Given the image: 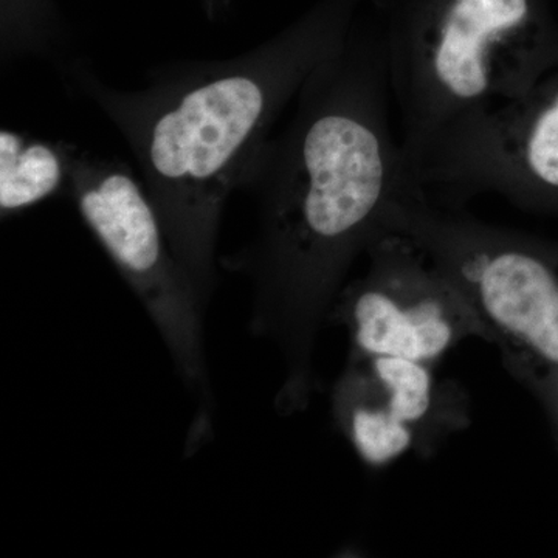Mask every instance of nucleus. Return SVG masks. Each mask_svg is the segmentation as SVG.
Wrapping results in <instances>:
<instances>
[{
    "instance_id": "1",
    "label": "nucleus",
    "mask_w": 558,
    "mask_h": 558,
    "mask_svg": "<svg viewBox=\"0 0 558 558\" xmlns=\"http://www.w3.org/2000/svg\"><path fill=\"white\" fill-rule=\"evenodd\" d=\"M348 33V11L329 7L229 60L153 69L146 86L134 90L109 86L75 51L58 62L62 78L95 102L131 146L194 286L211 277L230 194L245 185L279 117Z\"/></svg>"
},
{
    "instance_id": "2",
    "label": "nucleus",
    "mask_w": 558,
    "mask_h": 558,
    "mask_svg": "<svg viewBox=\"0 0 558 558\" xmlns=\"http://www.w3.org/2000/svg\"><path fill=\"white\" fill-rule=\"evenodd\" d=\"M391 98L387 40L349 32L311 73L242 186L260 202L264 277L325 284L418 185L392 131Z\"/></svg>"
},
{
    "instance_id": "3",
    "label": "nucleus",
    "mask_w": 558,
    "mask_h": 558,
    "mask_svg": "<svg viewBox=\"0 0 558 558\" xmlns=\"http://www.w3.org/2000/svg\"><path fill=\"white\" fill-rule=\"evenodd\" d=\"M387 53L413 171L451 124L534 87L553 51L534 0H424L392 31Z\"/></svg>"
},
{
    "instance_id": "4",
    "label": "nucleus",
    "mask_w": 558,
    "mask_h": 558,
    "mask_svg": "<svg viewBox=\"0 0 558 558\" xmlns=\"http://www.w3.org/2000/svg\"><path fill=\"white\" fill-rule=\"evenodd\" d=\"M69 190L92 233L157 319L180 362L196 374V286L174 255L146 186L123 161L76 148Z\"/></svg>"
},
{
    "instance_id": "5",
    "label": "nucleus",
    "mask_w": 558,
    "mask_h": 558,
    "mask_svg": "<svg viewBox=\"0 0 558 558\" xmlns=\"http://www.w3.org/2000/svg\"><path fill=\"white\" fill-rule=\"evenodd\" d=\"M76 146L28 137L11 130L0 132V209L14 215L49 199L70 185Z\"/></svg>"
},
{
    "instance_id": "6",
    "label": "nucleus",
    "mask_w": 558,
    "mask_h": 558,
    "mask_svg": "<svg viewBox=\"0 0 558 558\" xmlns=\"http://www.w3.org/2000/svg\"><path fill=\"white\" fill-rule=\"evenodd\" d=\"M374 371L388 392V409L405 424L427 414L432 403V376L424 363L400 357L374 359Z\"/></svg>"
},
{
    "instance_id": "7",
    "label": "nucleus",
    "mask_w": 558,
    "mask_h": 558,
    "mask_svg": "<svg viewBox=\"0 0 558 558\" xmlns=\"http://www.w3.org/2000/svg\"><path fill=\"white\" fill-rule=\"evenodd\" d=\"M351 432L359 453L374 465L387 464L405 453L413 442L410 425L400 421L388 407L355 410Z\"/></svg>"
}]
</instances>
